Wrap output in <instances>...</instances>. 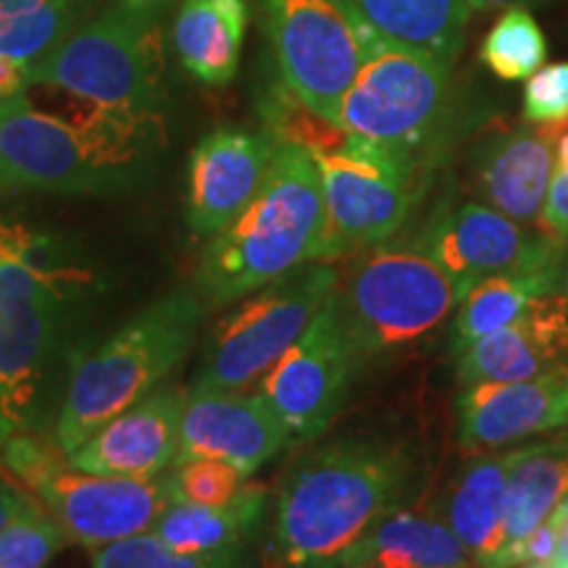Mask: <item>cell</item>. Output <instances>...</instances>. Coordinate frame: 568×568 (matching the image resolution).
<instances>
[{"mask_svg": "<svg viewBox=\"0 0 568 568\" xmlns=\"http://www.w3.org/2000/svg\"><path fill=\"white\" fill-rule=\"evenodd\" d=\"M416 464L403 443L345 437L305 453L280 485L274 568H337L382 516L403 506Z\"/></svg>", "mask_w": 568, "mask_h": 568, "instance_id": "obj_1", "label": "cell"}, {"mask_svg": "<svg viewBox=\"0 0 568 568\" xmlns=\"http://www.w3.org/2000/svg\"><path fill=\"white\" fill-rule=\"evenodd\" d=\"M314 155L276 142L258 193L213 234L195 272L205 308H222L311 261H335Z\"/></svg>", "mask_w": 568, "mask_h": 568, "instance_id": "obj_2", "label": "cell"}, {"mask_svg": "<svg viewBox=\"0 0 568 568\" xmlns=\"http://www.w3.org/2000/svg\"><path fill=\"white\" fill-rule=\"evenodd\" d=\"M203 316L205 303L195 287H176L82 358L69 376L53 429L63 456L151 395L193 347Z\"/></svg>", "mask_w": 568, "mask_h": 568, "instance_id": "obj_3", "label": "cell"}, {"mask_svg": "<svg viewBox=\"0 0 568 568\" xmlns=\"http://www.w3.org/2000/svg\"><path fill=\"white\" fill-rule=\"evenodd\" d=\"M67 268L24 226L0 224V439L40 429L69 311Z\"/></svg>", "mask_w": 568, "mask_h": 568, "instance_id": "obj_4", "label": "cell"}, {"mask_svg": "<svg viewBox=\"0 0 568 568\" xmlns=\"http://www.w3.org/2000/svg\"><path fill=\"white\" fill-rule=\"evenodd\" d=\"M32 84L82 98L98 109L161 126L163 40L153 13L116 6L82 21L27 69Z\"/></svg>", "mask_w": 568, "mask_h": 568, "instance_id": "obj_5", "label": "cell"}, {"mask_svg": "<svg viewBox=\"0 0 568 568\" xmlns=\"http://www.w3.org/2000/svg\"><path fill=\"white\" fill-rule=\"evenodd\" d=\"M351 255L335 301L361 361L422 343L464 297V290L416 243L387 240Z\"/></svg>", "mask_w": 568, "mask_h": 568, "instance_id": "obj_6", "label": "cell"}, {"mask_svg": "<svg viewBox=\"0 0 568 568\" xmlns=\"http://www.w3.org/2000/svg\"><path fill=\"white\" fill-rule=\"evenodd\" d=\"M3 447L6 466L40 497L42 508L61 524L69 542L84 548L98 550L116 539L151 531L161 510L174 503L166 471L155 479L80 471L59 445L40 443L32 432L11 435Z\"/></svg>", "mask_w": 568, "mask_h": 568, "instance_id": "obj_7", "label": "cell"}, {"mask_svg": "<svg viewBox=\"0 0 568 568\" xmlns=\"http://www.w3.org/2000/svg\"><path fill=\"white\" fill-rule=\"evenodd\" d=\"M339 272L311 261L253 290L213 324L197 361L193 387L245 393L282 358L335 293Z\"/></svg>", "mask_w": 568, "mask_h": 568, "instance_id": "obj_8", "label": "cell"}, {"mask_svg": "<svg viewBox=\"0 0 568 568\" xmlns=\"http://www.w3.org/2000/svg\"><path fill=\"white\" fill-rule=\"evenodd\" d=\"M450 67L432 53L372 38L339 103L337 124L426 163L450 103Z\"/></svg>", "mask_w": 568, "mask_h": 568, "instance_id": "obj_9", "label": "cell"}, {"mask_svg": "<svg viewBox=\"0 0 568 568\" xmlns=\"http://www.w3.org/2000/svg\"><path fill=\"white\" fill-rule=\"evenodd\" d=\"M337 258L393 240L416 209L426 163L347 134L314 155Z\"/></svg>", "mask_w": 568, "mask_h": 568, "instance_id": "obj_10", "label": "cell"}, {"mask_svg": "<svg viewBox=\"0 0 568 568\" xmlns=\"http://www.w3.org/2000/svg\"><path fill=\"white\" fill-rule=\"evenodd\" d=\"M280 80L337 124L339 103L366 59L368 32L347 0H258ZM339 126V124H337Z\"/></svg>", "mask_w": 568, "mask_h": 568, "instance_id": "obj_11", "label": "cell"}, {"mask_svg": "<svg viewBox=\"0 0 568 568\" xmlns=\"http://www.w3.org/2000/svg\"><path fill=\"white\" fill-rule=\"evenodd\" d=\"M138 174L124 159L30 95L0 98V187L40 193H103Z\"/></svg>", "mask_w": 568, "mask_h": 568, "instance_id": "obj_12", "label": "cell"}, {"mask_svg": "<svg viewBox=\"0 0 568 568\" xmlns=\"http://www.w3.org/2000/svg\"><path fill=\"white\" fill-rule=\"evenodd\" d=\"M358 364L361 355L332 293L303 335L261 376L255 395L287 426L295 443H311L343 414Z\"/></svg>", "mask_w": 568, "mask_h": 568, "instance_id": "obj_13", "label": "cell"}, {"mask_svg": "<svg viewBox=\"0 0 568 568\" xmlns=\"http://www.w3.org/2000/svg\"><path fill=\"white\" fill-rule=\"evenodd\" d=\"M414 243L460 290L487 276L564 261L568 247L545 230H531L479 201L445 203L426 219Z\"/></svg>", "mask_w": 568, "mask_h": 568, "instance_id": "obj_14", "label": "cell"}, {"mask_svg": "<svg viewBox=\"0 0 568 568\" xmlns=\"http://www.w3.org/2000/svg\"><path fill=\"white\" fill-rule=\"evenodd\" d=\"M290 445H295L293 435L258 395L211 387L184 393L174 466L201 458L224 460L251 477Z\"/></svg>", "mask_w": 568, "mask_h": 568, "instance_id": "obj_15", "label": "cell"}, {"mask_svg": "<svg viewBox=\"0 0 568 568\" xmlns=\"http://www.w3.org/2000/svg\"><path fill=\"white\" fill-rule=\"evenodd\" d=\"M568 426V368L535 379L474 382L456 397V435L466 453L500 450Z\"/></svg>", "mask_w": 568, "mask_h": 568, "instance_id": "obj_16", "label": "cell"}, {"mask_svg": "<svg viewBox=\"0 0 568 568\" xmlns=\"http://www.w3.org/2000/svg\"><path fill=\"white\" fill-rule=\"evenodd\" d=\"M276 140L237 126L213 130L197 142L187 169V226L213 237L243 213L272 163Z\"/></svg>", "mask_w": 568, "mask_h": 568, "instance_id": "obj_17", "label": "cell"}, {"mask_svg": "<svg viewBox=\"0 0 568 568\" xmlns=\"http://www.w3.org/2000/svg\"><path fill=\"white\" fill-rule=\"evenodd\" d=\"M184 393L155 387L109 424L92 432L67 460L80 471L105 477L155 479L174 466Z\"/></svg>", "mask_w": 568, "mask_h": 568, "instance_id": "obj_18", "label": "cell"}, {"mask_svg": "<svg viewBox=\"0 0 568 568\" xmlns=\"http://www.w3.org/2000/svg\"><path fill=\"white\" fill-rule=\"evenodd\" d=\"M564 126L518 124L474 148L468 176L479 203L516 222L539 226Z\"/></svg>", "mask_w": 568, "mask_h": 568, "instance_id": "obj_19", "label": "cell"}, {"mask_svg": "<svg viewBox=\"0 0 568 568\" xmlns=\"http://www.w3.org/2000/svg\"><path fill=\"white\" fill-rule=\"evenodd\" d=\"M453 358L460 385L535 379L568 368V293L539 297L514 322Z\"/></svg>", "mask_w": 568, "mask_h": 568, "instance_id": "obj_20", "label": "cell"}, {"mask_svg": "<svg viewBox=\"0 0 568 568\" xmlns=\"http://www.w3.org/2000/svg\"><path fill=\"white\" fill-rule=\"evenodd\" d=\"M535 445V443H531ZM531 445L479 453L456 474L443 500V521L453 529L477 568H508L506 495L514 466Z\"/></svg>", "mask_w": 568, "mask_h": 568, "instance_id": "obj_21", "label": "cell"}, {"mask_svg": "<svg viewBox=\"0 0 568 568\" xmlns=\"http://www.w3.org/2000/svg\"><path fill=\"white\" fill-rule=\"evenodd\" d=\"M337 568H477L439 516L395 508L339 558Z\"/></svg>", "mask_w": 568, "mask_h": 568, "instance_id": "obj_22", "label": "cell"}, {"mask_svg": "<svg viewBox=\"0 0 568 568\" xmlns=\"http://www.w3.org/2000/svg\"><path fill=\"white\" fill-rule=\"evenodd\" d=\"M268 503L266 485H243L224 506L169 503L151 531L161 542L184 556H224L243 552L258 531Z\"/></svg>", "mask_w": 568, "mask_h": 568, "instance_id": "obj_23", "label": "cell"}, {"mask_svg": "<svg viewBox=\"0 0 568 568\" xmlns=\"http://www.w3.org/2000/svg\"><path fill=\"white\" fill-rule=\"evenodd\" d=\"M247 0H184L174 19V51L197 82L224 88L237 77Z\"/></svg>", "mask_w": 568, "mask_h": 568, "instance_id": "obj_24", "label": "cell"}, {"mask_svg": "<svg viewBox=\"0 0 568 568\" xmlns=\"http://www.w3.org/2000/svg\"><path fill=\"white\" fill-rule=\"evenodd\" d=\"M368 38L416 48L453 63L464 48L466 0H347Z\"/></svg>", "mask_w": 568, "mask_h": 568, "instance_id": "obj_25", "label": "cell"}, {"mask_svg": "<svg viewBox=\"0 0 568 568\" xmlns=\"http://www.w3.org/2000/svg\"><path fill=\"white\" fill-rule=\"evenodd\" d=\"M564 261L495 274L468 287L450 316V335H447L450 353L458 355L477 339L514 322L539 297L558 293L564 282Z\"/></svg>", "mask_w": 568, "mask_h": 568, "instance_id": "obj_26", "label": "cell"}, {"mask_svg": "<svg viewBox=\"0 0 568 568\" xmlns=\"http://www.w3.org/2000/svg\"><path fill=\"white\" fill-rule=\"evenodd\" d=\"M568 495V437L535 443L514 466L506 495V560L524 566V542Z\"/></svg>", "mask_w": 568, "mask_h": 568, "instance_id": "obj_27", "label": "cell"}, {"mask_svg": "<svg viewBox=\"0 0 568 568\" xmlns=\"http://www.w3.org/2000/svg\"><path fill=\"white\" fill-rule=\"evenodd\" d=\"M90 0H0V53L27 69L84 21Z\"/></svg>", "mask_w": 568, "mask_h": 568, "instance_id": "obj_28", "label": "cell"}, {"mask_svg": "<svg viewBox=\"0 0 568 568\" xmlns=\"http://www.w3.org/2000/svg\"><path fill=\"white\" fill-rule=\"evenodd\" d=\"M479 59L497 80L527 82L548 61V38L529 9L514 6L489 27Z\"/></svg>", "mask_w": 568, "mask_h": 568, "instance_id": "obj_29", "label": "cell"}, {"mask_svg": "<svg viewBox=\"0 0 568 568\" xmlns=\"http://www.w3.org/2000/svg\"><path fill=\"white\" fill-rule=\"evenodd\" d=\"M261 116H264L266 132L276 142H290L311 155L332 151L347 138L343 126L326 122L324 116L311 111L282 80L266 90V98L261 101Z\"/></svg>", "mask_w": 568, "mask_h": 568, "instance_id": "obj_30", "label": "cell"}, {"mask_svg": "<svg viewBox=\"0 0 568 568\" xmlns=\"http://www.w3.org/2000/svg\"><path fill=\"white\" fill-rule=\"evenodd\" d=\"M67 545L61 524L27 497L0 531V568H45Z\"/></svg>", "mask_w": 568, "mask_h": 568, "instance_id": "obj_31", "label": "cell"}, {"mask_svg": "<svg viewBox=\"0 0 568 568\" xmlns=\"http://www.w3.org/2000/svg\"><path fill=\"white\" fill-rule=\"evenodd\" d=\"M243 552L224 556H184L161 542L153 531L116 539L98 548L92 568H240Z\"/></svg>", "mask_w": 568, "mask_h": 568, "instance_id": "obj_32", "label": "cell"}, {"mask_svg": "<svg viewBox=\"0 0 568 568\" xmlns=\"http://www.w3.org/2000/svg\"><path fill=\"white\" fill-rule=\"evenodd\" d=\"M169 493L174 503L195 506H224L243 489L247 477L224 460H184L166 471Z\"/></svg>", "mask_w": 568, "mask_h": 568, "instance_id": "obj_33", "label": "cell"}, {"mask_svg": "<svg viewBox=\"0 0 568 568\" xmlns=\"http://www.w3.org/2000/svg\"><path fill=\"white\" fill-rule=\"evenodd\" d=\"M521 105L529 124L564 126L568 122V61L535 71L524 88Z\"/></svg>", "mask_w": 568, "mask_h": 568, "instance_id": "obj_34", "label": "cell"}, {"mask_svg": "<svg viewBox=\"0 0 568 568\" xmlns=\"http://www.w3.org/2000/svg\"><path fill=\"white\" fill-rule=\"evenodd\" d=\"M539 230L552 237H568V130L558 138L556 166H552V180L545 197L542 216H539Z\"/></svg>", "mask_w": 568, "mask_h": 568, "instance_id": "obj_35", "label": "cell"}, {"mask_svg": "<svg viewBox=\"0 0 568 568\" xmlns=\"http://www.w3.org/2000/svg\"><path fill=\"white\" fill-rule=\"evenodd\" d=\"M27 90H30V77H27L24 63L0 53V98L21 95Z\"/></svg>", "mask_w": 568, "mask_h": 568, "instance_id": "obj_36", "label": "cell"}, {"mask_svg": "<svg viewBox=\"0 0 568 568\" xmlns=\"http://www.w3.org/2000/svg\"><path fill=\"white\" fill-rule=\"evenodd\" d=\"M24 500H27L24 493H19V489L6 485V481H0V531L6 529V524H9L13 516H17V510L21 508V503Z\"/></svg>", "mask_w": 568, "mask_h": 568, "instance_id": "obj_37", "label": "cell"}, {"mask_svg": "<svg viewBox=\"0 0 568 568\" xmlns=\"http://www.w3.org/2000/svg\"><path fill=\"white\" fill-rule=\"evenodd\" d=\"M468 9L474 11H493V9H514V6H521V9H531V6L550 3V0H466Z\"/></svg>", "mask_w": 568, "mask_h": 568, "instance_id": "obj_38", "label": "cell"}, {"mask_svg": "<svg viewBox=\"0 0 568 568\" xmlns=\"http://www.w3.org/2000/svg\"><path fill=\"white\" fill-rule=\"evenodd\" d=\"M548 521L558 529V535H568V495L558 503V508L552 510V516L548 518Z\"/></svg>", "mask_w": 568, "mask_h": 568, "instance_id": "obj_39", "label": "cell"}, {"mask_svg": "<svg viewBox=\"0 0 568 568\" xmlns=\"http://www.w3.org/2000/svg\"><path fill=\"white\" fill-rule=\"evenodd\" d=\"M560 290L568 293V253H566V261H564V282H560Z\"/></svg>", "mask_w": 568, "mask_h": 568, "instance_id": "obj_40", "label": "cell"}, {"mask_svg": "<svg viewBox=\"0 0 568 568\" xmlns=\"http://www.w3.org/2000/svg\"><path fill=\"white\" fill-rule=\"evenodd\" d=\"M521 568H550L548 564H524Z\"/></svg>", "mask_w": 568, "mask_h": 568, "instance_id": "obj_41", "label": "cell"}]
</instances>
